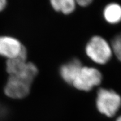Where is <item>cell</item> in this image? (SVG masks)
<instances>
[{"instance_id":"8992f818","label":"cell","mask_w":121,"mask_h":121,"mask_svg":"<svg viewBox=\"0 0 121 121\" xmlns=\"http://www.w3.org/2000/svg\"><path fill=\"white\" fill-rule=\"evenodd\" d=\"M82 67L83 65L79 59H72L60 67V77L65 82L72 85Z\"/></svg>"},{"instance_id":"ba28073f","label":"cell","mask_w":121,"mask_h":121,"mask_svg":"<svg viewBox=\"0 0 121 121\" xmlns=\"http://www.w3.org/2000/svg\"><path fill=\"white\" fill-rule=\"evenodd\" d=\"M50 3L54 11L66 15L73 13L77 6L73 0H52Z\"/></svg>"},{"instance_id":"3957f363","label":"cell","mask_w":121,"mask_h":121,"mask_svg":"<svg viewBox=\"0 0 121 121\" xmlns=\"http://www.w3.org/2000/svg\"><path fill=\"white\" fill-rule=\"evenodd\" d=\"M103 77L95 67L83 66L73 81L72 86L80 91H89L101 83Z\"/></svg>"},{"instance_id":"52a82bcc","label":"cell","mask_w":121,"mask_h":121,"mask_svg":"<svg viewBox=\"0 0 121 121\" xmlns=\"http://www.w3.org/2000/svg\"><path fill=\"white\" fill-rule=\"evenodd\" d=\"M103 17L110 24H117L121 22V6L116 3L107 4L104 8Z\"/></svg>"},{"instance_id":"6da1fadb","label":"cell","mask_w":121,"mask_h":121,"mask_svg":"<svg viewBox=\"0 0 121 121\" xmlns=\"http://www.w3.org/2000/svg\"><path fill=\"white\" fill-rule=\"evenodd\" d=\"M85 53L93 62L100 65L108 63L114 54L111 45L99 35L93 36L90 39L85 46Z\"/></svg>"},{"instance_id":"30bf717a","label":"cell","mask_w":121,"mask_h":121,"mask_svg":"<svg viewBox=\"0 0 121 121\" xmlns=\"http://www.w3.org/2000/svg\"><path fill=\"white\" fill-rule=\"evenodd\" d=\"M75 2H76L77 5L85 8V7L89 6L92 3V1L91 0H77Z\"/></svg>"},{"instance_id":"7c38bea8","label":"cell","mask_w":121,"mask_h":121,"mask_svg":"<svg viewBox=\"0 0 121 121\" xmlns=\"http://www.w3.org/2000/svg\"><path fill=\"white\" fill-rule=\"evenodd\" d=\"M116 121H121V116L118 117L116 119Z\"/></svg>"},{"instance_id":"7a4b0ae2","label":"cell","mask_w":121,"mask_h":121,"mask_svg":"<svg viewBox=\"0 0 121 121\" xmlns=\"http://www.w3.org/2000/svg\"><path fill=\"white\" fill-rule=\"evenodd\" d=\"M96 106L101 114L112 117L121 108V96L112 90L101 88L97 92Z\"/></svg>"},{"instance_id":"9c48e42d","label":"cell","mask_w":121,"mask_h":121,"mask_svg":"<svg viewBox=\"0 0 121 121\" xmlns=\"http://www.w3.org/2000/svg\"><path fill=\"white\" fill-rule=\"evenodd\" d=\"M111 46L113 53L117 59L121 62V32L113 38Z\"/></svg>"},{"instance_id":"277c9868","label":"cell","mask_w":121,"mask_h":121,"mask_svg":"<svg viewBox=\"0 0 121 121\" xmlns=\"http://www.w3.org/2000/svg\"><path fill=\"white\" fill-rule=\"evenodd\" d=\"M32 82L17 76H9L4 88V94L13 99H22L30 91Z\"/></svg>"},{"instance_id":"8fae6325","label":"cell","mask_w":121,"mask_h":121,"mask_svg":"<svg viewBox=\"0 0 121 121\" xmlns=\"http://www.w3.org/2000/svg\"><path fill=\"white\" fill-rule=\"evenodd\" d=\"M7 4V1L6 0H0V12L3 11Z\"/></svg>"},{"instance_id":"5b68a950","label":"cell","mask_w":121,"mask_h":121,"mask_svg":"<svg viewBox=\"0 0 121 121\" xmlns=\"http://www.w3.org/2000/svg\"><path fill=\"white\" fill-rule=\"evenodd\" d=\"M27 51L18 39L11 36H0V56L7 60L17 57Z\"/></svg>"}]
</instances>
